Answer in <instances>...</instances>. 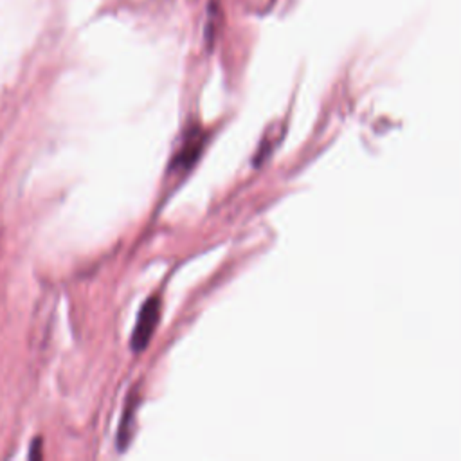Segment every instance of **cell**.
<instances>
[{"instance_id":"obj_1","label":"cell","mask_w":461,"mask_h":461,"mask_svg":"<svg viewBox=\"0 0 461 461\" xmlns=\"http://www.w3.org/2000/svg\"><path fill=\"white\" fill-rule=\"evenodd\" d=\"M158 315H160V299L157 295H153L142 304L137 322H135V328H133V333H131L130 346L135 353L142 351L148 346V342L158 324Z\"/></svg>"},{"instance_id":"obj_2","label":"cell","mask_w":461,"mask_h":461,"mask_svg":"<svg viewBox=\"0 0 461 461\" xmlns=\"http://www.w3.org/2000/svg\"><path fill=\"white\" fill-rule=\"evenodd\" d=\"M133 414H135V400L128 398V405L124 409L122 420L119 423V432H117V447L119 450H124L126 445L131 439V430H133Z\"/></svg>"},{"instance_id":"obj_3","label":"cell","mask_w":461,"mask_h":461,"mask_svg":"<svg viewBox=\"0 0 461 461\" xmlns=\"http://www.w3.org/2000/svg\"><path fill=\"white\" fill-rule=\"evenodd\" d=\"M202 139L196 135V133H193L187 140H185V144H184V148L178 151V155L175 157V166L176 167H189L194 160H196V157H198V153H200V149H202Z\"/></svg>"}]
</instances>
